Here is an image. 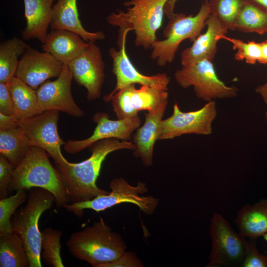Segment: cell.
Listing matches in <instances>:
<instances>
[{"label": "cell", "mask_w": 267, "mask_h": 267, "mask_svg": "<svg viewBox=\"0 0 267 267\" xmlns=\"http://www.w3.org/2000/svg\"><path fill=\"white\" fill-rule=\"evenodd\" d=\"M32 146L28 138L19 127L0 130V155L6 158L15 168Z\"/></svg>", "instance_id": "cell-25"}, {"label": "cell", "mask_w": 267, "mask_h": 267, "mask_svg": "<svg viewBox=\"0 0 267 267\" xmlns=\"http://www.w3.org/2000/svg\"><path fill=\"white\" fill-rule=\"evenodd\" d=\"M168 96V90L148 85L136 89L133 84L117 91L110 101L117 119H123L136 116L140 111L155 110Z\"/></svg>", "instance_id": "cell-13"}, {"label": "cell", "mask_w": 267, "mask_h": 267, "mask_svg": "<svg viewBox=\"0 0 267 267\" xmlns=\"http://www.w3.org/2000/svg\"><path fill=\"white\" fill-rule=\"evenodd\" d=\"M89 148L91 154L85 161L66 165L54 163L70 203L87 201L108 194L109 192L100 189L96 183L103 161L112 152L120 149L134 150L135 146L132 141L121 142L118 139L110 138L95 142Z\"/></svg>", "instance_id": "cell-1"}, {"label": "cell", "mask_w": 267, "mask_h": 267, "mask_svg": "<svg viewBox=\"0 0 267 267\" xmlns=\"http://www.w3.org/2000/svg\"><path fill=\"white\" fill-rule=\"evenodd\" d=\"M261 58L259 63L263 64H267V40L261 42Z\"/></svg>", "instance_id": "cell-40"}, {"label": "cell", "mask_w": 267, "mask_h": 267, "mask_svg": "<svg viewBox=\"0 0 267 267\" xmlns=\"http://www.w3.org/2000/svg\"><path fill=\"white\" fill-rule=\"evenodd\" d=\"M245 0H209L211 13L228 29L233 31L236 19Z\"/></svg>", "instance_id": "cell-30"}, {"label": "cell", "mask_w": 267, "mask_h": 267, "mask_svg": "<svg viewBox=\"0 0 267 267\" xmlns=\"http://www.w3.org/2000/svg\"><path fill=\"white\" fill-rule=\"evenodd\" d=\"M267 12V0H246Z\"/></svg>", "instance_id": "cell-41"}, {"label": "cell", "mask_w": 267, "mask_h": 267, "mask_svg": "<svg viewBox=\"0 0 267 267\" xmlns=\"http://www.w3.org/2000/svg\"><path fill=\"white\" fill-rule=\"evenodd\" d=\"M168 0H129L124 5L126 11L110 13L107 22L119 28V35L133 31L136 46L147 49L157 40L156 34L162 25L165 5Z\"/></svg>", "instance_id": "cell-4"}, {"label": "cell", "mask_w": 267, "mask_h": 267, "mask_svg": "<svg viewBox=\"0 0 267 267\" xmlns=\"http://www.w3.org/2000/svg\"><path fill=\"white\" fill-rule=\"evenodd\" d=\"M167 104L168 100L155 110L145 113L143 125L136 129L133 136V142L135 146L134 155L140 158L146 167L152 164L154 146L158 139L159 127Z\"/></svg>", "instance_id": "cell-19"}, {"label": "cell", "mask_w": 267, "mask_h": 267, "mask_svg": "<svg viewBox=\"0 0 267 267\" xmlns=\"http://www.w3.org/2000/svg\"><path fill=\"white\" fill-rule=\"evenodd\" d=\"M217 116L215 101L208 102L201 108L189 112L181 111L175 103L172 115L161 122L158 139H171L186 134L210 135Z\"/></svg>", "instance_id": "cell-10"}, {"label": "cell", "mask_w": 267, "mask_h": 267, "mask_svg": "<svg viewBox=\"0 0 267 267\" xmlns=\"http://www.w3.org/2000/svg\"><path fill=\"white\" fill-rule=\"evenodd\" d=\"M41 233V258L44 264L51 267H63L61 256V230L47 227Z\"/></svg>", "instance_id": "cell-29"}, {"label": "cell", "mask_w": 267, "mask_h": 267, "mask_svg": "<svg viewBox=\"0 0 267 267\" xmlns=\"http://www.w3.org/2000/svg\"><path fill=\"white\" fill-rule=\"evenodd\" d=\"M178 0H168L165 6V15L170 19L174 14V9L176 2ZM209 0H205V2H208Z\"/></svg>", "instance_id": "cell-38"}, {"label": "cell", "mask_w": 267, "mask_h": 267, "mask_svg": "<svg viewBox=\"0 0 267 267\" xmlns=\"http://www.w3.org/2000/svg\"><path fill=\"white\" fill-rule=\"evenodd\" d=\"M88 42L79 34L65 30L52 29L47 33L43 50L64 64H68L88 47Z\"/></svg>", "instance_id": "cell-20"}, {"label": "cell", "mask_w": 267, "mask_h": 267, "mask_svg": "<svg viewBox=\"0 0 267 267\" xmlns=\"http://www.w3.org/2000/svg\"><path fill=\"white\" fill-rule=\"evenodd\" d=\"M73 79L67 64H64L60 75L55 80H47L36 90L38 103L42 111L57 110L76 118L85 115L75 102L71 91Z\"/></svg>", "instance_id": "cell-16"}, {"label": "cell", "mask_w": 267, "mask_h": 267, "mask_svg": "<svg viewBox=\"0 0 267 267\" xmlns=\"http://www.w3.org/2000/svg\"><path fill=\"white\" fill-rule=\"evenodd\" d=\"M129 30L118 35L117 44L119 49L111 47L108 50L112 62V72L116 78V84L113 90L103 97L105 102L110 101L112 96L119 90L135 84L148 85L168 90L170 79L165 73L150 76L145 75L138 71L132 63L126 51V40Z\"/></svg>", "instance_id": "cell-11"}, {"label": "cell", "mask_w": 267, "mask_h": 267, "mask_svg": "<svg viewBox=\"0 0 267 267\" xmlns=\"http://www.w3.org/2000/svg\"><path fill=\"white\" fill-rule=\"evenodd\" d=\"M174 77L179 86L184 89L193 87L197 97L207 102L238 95V88L227 86L221 80L213 61L208 59L182 66L175 72Z\"/></svg>", "instance_id": "cell-8"}, {"label": "cell", "mask_w": 267, "mask_h": 267, "mask_svg": "<svg viewBox=\"0 0 267 267\" xmlns=\"http://www.w3.org/2000/svg\"><path fill=\"white\" fill-rule=\"evenodd\" d=\"M64 64L47 52H40L28 45L20 59L15 77L35 90L45 81L57 78Z\"/></svg>", "instance_id": "cell-17"}, {"label": "cell", "mask_w": 267, "mask_h": 267, "mask_svg": "<svg viewBox=\"0 0 267 267\" xmlns=\"http://www.w3.org/2000/svg\"><path fill=\"white\" fill-rule=\"evenodd\" d=\"M209 228L211 249L206 267H241L247 239L219 213H213Z\"/></svg>", "instance_id": "cell-9"}, {"label": "cell", "mask_w": 267, "mask_h": 267, "mask_svg": "<svg viewBox=\"0 0 267 267\" xmlns=\"http://www.w3.org/2000/svg\"><path fill=\"white\" fill-rule=\"evenodd\" d=\"M18 127V121L15 116L0 113V130H6Z\"/></svg>", "instance_id": "cell-37"}, {"label": "cell", "mask_w": 267, "mask_h": 267, "mask_svg": "<svg viewBox=\"0 0 267 267\" xmlns=\"http://www.w3.org/2000/svg\"><path fill=\"white\" fill-rule=\"evenodd\" d=\"M263 237H264V239L266 240V241L267 242V233H266V234H265ZM267 253V252H266Z\"/></svg>", "instance_id": "cell-42"}, {"label": "cell", "mask_w": 267, "mask_h": 267, "mask_svg": "<svg viewBox=\"0 0 267 267\" xmlns=\"http://www.w3.org/2000/svg\"><path fill=\"white\" fill-rule=\"evenodd\" d=\"M55 202L54 195L41 188L30 189L27 202L11 218L12 231L23 241L29 261V267H42L41 216Z\"/></svg>", "instance_id": "cell-5"}, {"label": "cell", "mask_w": 267, "mask_h": 267, "mask_svg": "<svg viewBox=\"0 0 267 267\" xmlns=\"http://www.w3.org/2000/svg\"><path fill=\"white\" fill-rule=\"evenodd\" d=\"M14 169L6 158L0 155V199L7 197Z\"/></svg>", "instance_id": "cell-34"}, {"label": "cell", "mask_w": 267, "mask_h": 267, "mask_svg": "<svg viewBox=\"0 0 267 267\" xmlns=\"http://www.w3.org/2000/svg\"><path fill=\"white\" fill-rule=\"evenodd\" d=\"M87 48L68 66L75 82L87 90V98L98 99L105 79V63L100 48L94 42H88Z\"/></svg>", "instance_id": "cell-14"}, {"label": "cell", "mask_w": 267, "mask_h": 267, "mask_svg": "<svg viewBox=\"0 0 267 267\" xmlns=\"http://www.w3.org/2000/svg\"><path fill=\"white\" fill-rule=\"evenodd\" d=\"M211 14L208 2L203 3L194 15L174 13L164 29V39L153 43L151 58L160 67L173 62L181 43L187 39L193 42L201 34Z\"/></svg>", "instance_id": "cell-6"}, {"label": "cell", "mask_w": 267, "mask_h": 267, "mask_svg": "<svg viewBox=\"0 0 267 267\" xmlns=\"http://www.w3.org/2000/svg\"><path fill=\"white\" fill-rule=\"evenodd\" d=\"M59 111L48 110L36 116L18 121V126L29 139L31 145L41 148L51 157L54 163L68 164L61 147L64 141L58 132Z\"/></svg>", "instance_id": "cell-12"}, {"label": "cell", "mask_w": 267, "mask_h": 267, "mask_svg": "<svg viewBox=\"0 0 267 267\" xmlns=\"http://www.w3.org/2000/svg\"><path fill=\"white\" fill-rule=\"evenodd\" d=\"M66 245L75 258L93 267H102L114 261L127 248L121 235L113 231L101 218L92 225L73 232Z\"/></svg>", "instance_id": "cell-2"}, {"label": "cell", "mask_w": 267, "mask_h": 267, "mask_svg": "<svg viewBox=\"0 0 267 267\" xmlns=\"http://www.w3.org/2000/svg\"><path fill=\"white\" fill-rule=\"evenodd\" d=\"M0 267H29V258L23 241L13 232L0 235Z\"/></svg>", "instance_id": "cell-27"}, {"label": "cell", "mask_w": 267, "mask_h": 267, "mask_svg": "<svg viewBox=\"0 0 267 267\" xmlns=\"http://www.w3.org/2000/svg\"><path fill=\"white\" fill-rule=\"evenodd\" d=\"M255 91L262 97L264 102L267 105V81L264 84L258 86Z\"/></svg>", "instance_id": "cell-39"}, {"label": "cell", "mask_w": 267, "mask_h": 267, "mask_svg": "<svg viewBox=\"0 0 267 267\" xmlns=\"http://www.w3.org/2000/svg\"><path fill=\"white\" fill-rule=\"evenodd\" d=\"M206 32L201 34L191 46L184 49L180 54L182 66L202 59L213 61L217 51L218 36L226 35L228 29L213 14H211L205 22Z\"/></svg>", "instance_id": "cell-18"}, {"label": "cell", "mask_w": 267, "mask_h": 267, "mask_svg": "<svg viewBox=\"0 0 267 267\" xmlns=\"http://www.w3.org/2000/svg\"><path fill=\"white\" fill-rule=\"evenodd\" d=\"M109 187L111 191L90 200L64 205L67 211L81 217L84 210L89 209L99 212L123 203L135 205L144 214L152 215L159 204V199L151 195H143L148 192L145 183L139 181L135 186L131 185L123 178L112 180Z\"/></svg>", "instance_id": "cell-7"}, {"label": "cell", "mask_w": 267, "mask_h": 267, "mask_svg": "<svg viewBox=\"0 0 267 267\" xmlns=\"http://www.w3.org/2000/svg\"><path fill=\"white\" fill-rule=\"evenodd\" d=\"M218 39L224 40L231 44L234 50H237L234 58L237 61H245L249 64L259 62L261 58V46L260 43L254 41L246 43L242 40L231 38L226 35L218 36Z\"/></svg>", "instance_id": "cell-32"}, {"label": "cell", "mask_w": 267, "mask_h": 267, "mask_svg": "<svg viewBox=\"0 0 267 267\" xmlns=\"http://www.w3.org/2000/svg\"><path fill=\"white\" fill-rule=\"evenodd\" d=\"M26 190L20 189L14 195L0 199V235L13 232L11 220L17 209L27 199Z\"/></svg>", "instance_id": "cell-31"}, {"label": "cell", "mask_w": 267, "mask_h": 267, "mask_svg": "<svg viewBox=\"0 0 267 267\" xmlns=\"http://www.w3.org/2000/svg\"><path fill=\"white\" fill-rule=\"evenodd\" d=\"M256 239H247L245 254L241 267H267V256L261 254Z\"/></svg>", "instance_id": "cell-33"}, {"label": "cell", "mask_w": 267, "mask_h": 267, "mask_svg": "<svg viewBox=\"0 0 267 267\" xmlns=\"http://www.w3.org/2000/svg\"><path fill=\"white\" fill-rule=\"evenodd\" d=\"M51 29L65 30L79 34L87 42L104 40L102 31L91 32L85 29L79 18L77 0H58L53 6Z\"/></svg>", "instance_id": "cell-22"}, {"label": "cell", "mask_w": 267, "mask_h": 267, "mask_svg": "<svg viewBox=\"0 0 267 267\" xmlns=\"http://www.w3.org/2000/svg\"><path fill=\"white\" fill-rule=\"evenodd\" d=\"M265 118H266V123L267 124V111L265 112Z\"/></svg>", "instance_id": "cell-43"}, {"label": "cell", "mask_w": 267, "mask_h": 267, "mask_svg": "<svg viewBox=\"0 0 267 267\" xmlns=\"http://www.w3.org/2000/svg\"><path fill=\"white\" fill-rule=\"evenodd\" d=\"M28 45L17 37L0 44V83H7L15 77L20 59Z\"/></svg>", "instance_id": "cell-26"}, {"label": "cell", "mask_w": 267, "mask_h": 267, "mask_svg": "<svg viewBox=\"0 0 267 267\" xmlns=\"http://www.w3.org/2000/svg\"><path fill=\"white\" fill-rule=\"evenodd\" d=\"M0 113L14 115L13 103L7 83H0Z\"/></svg>", "instance_id": "cell-36"}, {"label": "cell", "mask_w": 267, "mask_h": 267, "mask_svg": "<svg viewBox=\"0 0 267 267\" xmlns=\"http://www.w3.org/2000/svg\"><path fill=\"white\" fill-rule=\"evenodd\" d=\"M35 187L50 192L58 208L70 203L66 189L55 167L50 162L48 154L43 149L32 146L14 168L9 191Z\"/></svg>", "instance_id": "cell-3"}, {"label": "cell", "mask_w": 267, "mask_h": 267, "mask_svg": "<svg viewBox=\"0 0 267 267\" xmlns=\"http://www.w3.org/2000/svg\"><path fill=\"white\" fill-rule=\"evenodd\" d=\"M14 109V116L19 121L43 113L38 101L36 90L16 77L7 83Z\"/></svg>", "instance_id": "cell-24"}, {"label": "cell", "mask_w": 267, "mask_h": 267, "mask_svg": "<svg viewBox=\"0 0 267 267\" xmlns=\"http://www.w3.org/2000/svg\"><path fill=\"white\" fill-rule=\"evenodd\" d=\"M55 0H23L26 19V27L21 32L23 39H37L42 44L45 42Z\"/></svg>", "instance_id": "cell-21"}, {"label": "cell", "mask_w": 267, "mask_h": 267, "mask_svg": "<svg viewBox=\"0 0 267 267\" xmlns=\"http://www.w3.org/2000/svg\"><path fill=\"white\" fill-rule=\"evenodd\" d=\"M92 120L96 124L92 134L82 140H68L63 145L66 152L75 154L89 148L95 142L107 138L129 140L131 139L132 133L139 127L141 122L138 115L112 120L108 114L100 112L93 116Z\"/></svg>", "instance_id": "cell-15"}, {"label": "cell", "mask_w": 267, "mask_h": 267, "mask_svg": "<svg viewBox=\"0 0 267 267\" xmlns=\"http://www.w3.org/2000/svg\"><path fill=\"white\" fill-rule=\"evenodd\" d=\"M234 29L245 33H267V12L245 0L234 23Z\"/></svg>", "instance_id": "cell-28"}, {"label": "cell", "mask_w": 267, "mask_h": 267, "mask_svg": "<svg viewBox=\"0 0 267 267\" xmlns=\"http://www.w3.org/2000/svg\"><path fill=\"white\" fill-rule=\"evenodd\" d=\"M143 264L134 252L125 251L114 261L102 267H142Z\"/></svg>", "instance_id": "cell-35"}, {"label": "cell", "mask_w": 267, "mask_h": 267, "mask_svg": "<svg viewBox=\"0 0 267 267\" xmlns=\"http://www.w3.org/2000/svg\"><path fill=\"white\" fill-rule=\"evenodd\" d=\"M238 232L244 237L257 239L267 233V199L245 204L233 220Z\"/></svg>", "instance_id": "cell-23"}]
</instances>
